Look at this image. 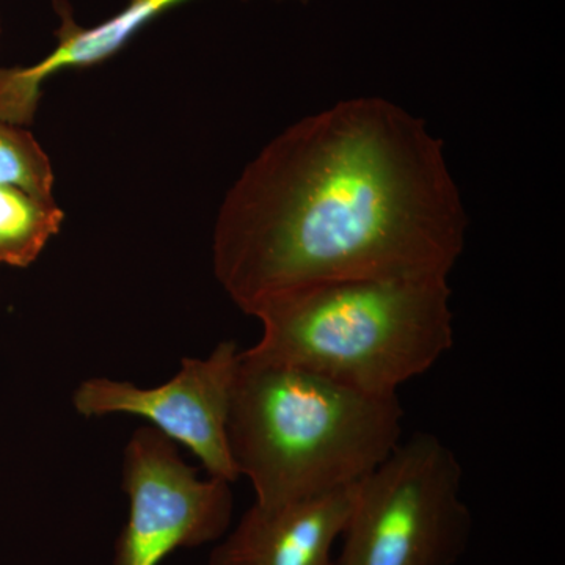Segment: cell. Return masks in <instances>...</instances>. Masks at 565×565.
Segmentation results:
<instances>
[{"label": "cell", "instance_id": "7a4b0ae2", "mask_svg": "<svg viewBox=\"0 0 565 565\" xmlns=\"http://www.w3.org/2000/svg\"><path fill=\"white\" fill-rule=\"evenodd\" d=\"M403 419L397 396L241 351L230 451L256 504L297 503L362 481L403 440Z\"/></svg>", "mask_w": 565, "mask_h": 565}, {"label": "cell", "instance_id": "8fae6325", "mask_svg": "<svg viewBox=\"0 0 565 565\" xmlns=\"http://www.w3.org/2000/svg\"><path fill=\"white\" fill-rule=\"evenodd\" d=\"M0 39H2V18H0Z\"/></svg>", "mask_w": 565, "mask_h": 565}, {"label": "cell", "instance_id": "3957f363", "mask_svg": "<svg viewBox=\"0 0 565 565\" xmlns=\"http://www.w3.org/2000/svg\"><path fill=\"white\" fill-rule=\"evenodd\" d=\"M252 316L263 334L247 355L381 396H397L455 344L446 277L321 282L274 297Z\"/></svg>", "mask_w": 565, "mask_h": 565}, {"label": "cell", "instance_id": "ba28073f", "mask_svg": "<svg viewBox=\"0 0 565 565\" xmlns=\"http://www.w3.org/2000/svg\"><path fill=\"white\" fill-rule=\"evenodd\" d=\"M181 2L185 0H129L109 20L82 28L74 20L68 0H54L61 18V28L55 31L57 46L35 65L0 68V120L24 128L32 125L47 77L62 70L88 68L107 61L148 22Z\"/></svg>", "mask_w": 565, "mask_h": 565}, {"label": "cell", "instance_id": "9c48e42d", "mask_svg": "<svg viewBox=\"0 0 565 565\" xmlns=\"http://www.w3.org/2000/svg\"><path fill=\"white\" fill-rule=\"evenodd\" d=\"M65 214L55 199L0 184V266L29 267L61 232Z\"/></svg>", "mask_w": 565, "mask_h": 565}, {"label": "cell", "instance_id": "8992f818", "mask_svg": "<svg viewBox=\"0 0 565 565\" xmlns=\"http://www.w3.org/2000/svg\"><path fill=\"white\" fill-rule=\"evenodd\" d=\"M241 351L223 341L206 359H184L169 382L140 388L131 382L93 377L73 394L85 418L131 415L184 445L199 457L207 476L236 482L239 478L228 441V418Z\"/></svg>", "mask_w": 565, "mask_h": 565}, {"label": "cell", "instance_id": "52a82bcc", "mask_svg": "<svg viewBox=\"0 0 565 565\" xmlns=\"http://www.w3.org/2000/svg\"><path fill=\"white\" fill-rule=\"evenodd\" d=\"M355 486L297 503H253L212 548L206 565H337L333 548Z\"/></svg>", "mask_w": 565, "mask_h": 565}, {"label": "cell", "instance_id": "30bf717a", "mask_svg": "<svg viewBox=\"0 0 565 565\" xmlns=\"http://www.w3.org/2000/svg\"><path fill=\"white\" fill-rule=\"evenodd\" d=\"M50 158L24 126L0 120V184L20 185L44 199L54 196Z\"/></svg>", "mask_w": 565, "mask_h": 565}, {"label": "cell", "instance_id": "277c9868", "mask_svg": "<svg viewBox=\"0 0 565 565\" xmlns=\"http://www.w3.org/2000/svg\"><path fill=\"white\" fill-rule=\"evenodd\" d=\"M456 452L415 433L356 482L337 565H456L470 542V509Z\"/></svg>", "mask_w": 565, "mask_h": 565}, {"label": "cell", "instance_id": "6da1fadb", "mask_svg": "<svg viewBox=\"0 0 565 565\" xmlns=\"http://www.w3.org/2000/svg\"><path fill=\"white\" fill-rule=\"evenodd\" d=\"M467 215L444 141L384 98L294 122L226 193L212 239L245 315L281 294L362 278H449Z\"/></svg>", "mask_w": 565, "mask_h": 565}, {"label": "cell", "instance_id": "5b68a950", "mask_svg": "<svg viewBox=\"0 0 565 565\" xmlns=\"http://www.w3.org/2000/svg\"><path fill=\"white\" fill-rule=\"evenodd\" d=\"M122 489L129 512L114 565H161L178 550L221 541L232 526V482L200 478L152 426L137 429L126 445Z\"/></svg>", "mask_w": 565, "mask_h": 565}]
</instances>
